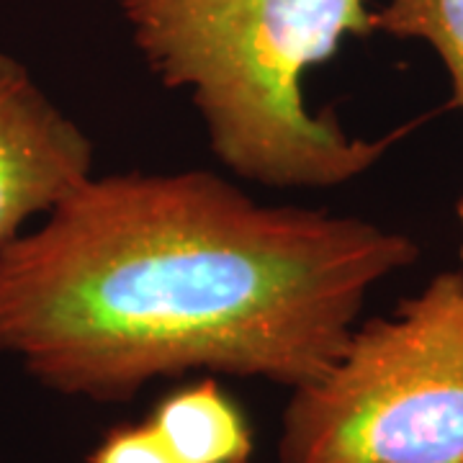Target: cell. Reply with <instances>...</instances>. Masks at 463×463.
<instances>
[{
    "label": "cell",
    "mask_w": 463,
    "mask_h": 463,
    "mask_svg": "<svg viewBox=\"0 0 463 463\" xmlns=\"http://www.w3.org/2000/svg\"><path fill=\"white\" fill-rule=\"evenodd\" d=\"M458 222H461V232H463V199L458 201ZM461 260H463V242H461Z\"/></svg>",
    "instance_id": "ba28073f"
},
{
    "label": "cell",
    "mask_w": 463,
    "mask_h": 463,
    "mask_svg": "<svg viewBox=\"0 0 463 463\" xmlns=\"http://www.w3.org/2000/svg\"><path fill=\"white\" fill-rule=\"evenodd\" d=\"M149 70L199 109L209 147L268 188H332L397 137L361 139L304 100V75L373 32L368 0H121Z\"/></svg>",
    "instance_id": "7a4b0ae2"
},
{
    "label": "cell",
    "mask_w": 463,
    "mask_h": 463,
    "mask_svg": "<svg viewBox=\"0 0 463 463\" xmlns=\"http://www.w3.org/2000/svg\"><path fill=\"white\" fill-rule=\"evenodd\" d=\"M147 420L181 463H252L248 414L212 376L165 394Z\"/></svg>",
    "instance_id": "5b68a950"
},
{
    "label": "cell",
    "mask_w": 463,
    "mask_h": 463,
    "mask_svg": "<svg viewBox=\"0 0 463 463\" xmlns=\"http://www.w3.org/2000/svg\"><path fill=\"white\" fill-rule=\"evenodd\" d=\"M281 463H463V273L355 327L322 379L291 392Z\"/></svg>",
    "instance_id": "3957f363"
},
{
    "label": "cell",
    "mask_w": 463,
    "mask_h": 463,
    "mask_svg": "<svg viewBox=\"0 0 463 463\" xmlns=\"http://www.w3.org/2000/svg\"><path fill=\"white\" fill-rule=\"evenodd\" d=\"M417 252L402 232L263 206L206 170L90 175L0 248V353L93 402L191 371L294 392L337 364L371 288Z\"/></svg>",
    "instance_id": "6da1fadb"
},
{
    "label": "cell",
    "mask_w": 463,
    "mask_h": 463,
    "mask_svg": "<svg viewBox=\"0 0 463 463\" xmlns=\"http://www.w3.org/2000/svg\"><path fill=\"white\" fill-rule=\"evenodd\" d=\"M88 463H181L149 420L116 425L103 435Z\"/></svg>",
    "instance_id": "52a82bcc"
},
{
    "label": "cell",
    "mask_w": 463,
    "mask_h": 463,
    "mask_svg": "<svg viewBox=\"0 0 463 463\" xmlns=\"http://www.w3.org/2000/svg\"><path fill=\"white\" fill-rule=\"evenodd\" d=\"M93 142L0 52V248L93 175Z\"/></svg>",
    "instance_id": "277c9868"
},
{
    "label": "cell",
    "mask_w": 463,
    "mask_h": 463,
    "mask_svg": "<svg viewBox=\"0 0 463 463\" xmlns=\"http://www.w3.org/2000/svg\"><path fill=\"white\" fill-rule=\"evenodd\" d=\"M373 32L430 44L463 109V0H386L373 14Z\"/></svg>",
    "instance_id": "8992f818"
}]
</instances>
